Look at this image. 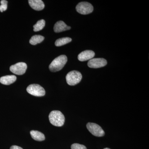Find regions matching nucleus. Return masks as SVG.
<instances>
[{"label":"nucleus","instance_id":"obj_1","mask_svg":"<svg viewBox=\"0 0 149 149\" xmlns=\"http://www.w3.org/2000/svg\"><path fill=\"white\" fill-rule=\"evenodd\" d=\"M67 57L64 55H62L56 58L51 63L49 69L52 72H57L61 70L67 62Z\"/></svg>","mask_w":149,"mask_h":149},{"label":"nucleus","instance_id":"obj_2","mask_svg":"<svg viewBox=\"0 0 149 149\" xmlns=\"http://www.w3.org/2000/svg\"><path fill=\"white\" fill-rule=\"evenodd\" d=\"M49 118L51 124L57 127L63 126L65 120L64 115L61 112L56 110L51 111L49 115Z\"/></svg>","mask_w":149,"mask_h":149},{"label":"nucleus","instance_id":"obj_3","mask_svg":"<svg viewBox=\"0 0 149 149\" xmlns=\"http://www.w3.org/2000/svg\"><path fill=\"white\" fill-rule=\"evenodd\" d=\"M82 79V75L80 72L76 70L70 71L67 74V83L70 86H74L78 84Z\"/></svg>","mask_w":149,"mask_h":149},{"label":"nucleus","instance_id":"obj_4","mask_svg":"<svg viewBox=\"0 0 149 149\" xmlns=\"http://www.w3.org/2000/svg\"><path fill=\"white\" fill-rule=\"evenodd\" d=\"M27 93L36 97H42L45 95L44 88L38 84H31L27 88Z\"/></svg>","mask_w":149,"mask_h":149},{"label":"nucleus","instance_id":"obj_5","mask_svg":"<svg viewBox=\"0 0 149 149\" xmlns=\"http://www.w3.org/2000/svg\"><path fill=\"white\" fill-rule=\"evenodd\" d=\"M76 10L78 13L82 15H87L93 12V7L90 3L82 2L76 6Z\"/></svg>","mask_w":149,"mask_h":149},{"label":"nucleus","instance_id":"obj_6","mask_svg":"<svg viewBox=\"0 0 149 149\" xmlns=\"http://www.w3.org/2000/svg\"><path fill=\"white\" fill-rule=\"evenodd\" d=\"M87 128L93 136L97 137H102L104 136V131L100 125L96 123H88L87 124Z\"/></svg>","mask_w":149,"mask_h":149},{"label":"nucleus","instance_id":"obj_7","mask_svg":"<svg viewBox=\"0 0 149 149\" xmlns=\"http://www.w3.org/2000/svg\"><path fill=\"white\" fill-rule=\"evenodd\" d=\"M27 65L24 62L17 63L11 65L10 68L11 72L17 75H22L26 72Z\"/></svg>","mask_w":149,"mask_h":149},{"label":"nucleus","instance_id":"obj_8","mask_svg":"<svg viewBox=\"0 0 149 149\" xmlns=\"http://www.w3.org/2000/svg\"><path fill=\"white\" fill-rule=\"evenodd\" d=\"M106 60L103 58H94L91 59L88 63V66L91 68H98L106 65Z\"/></svg>","mask_w":149,"mask_h":149},{"label":"nucleus","instance_id":"obj_9","mask_svg":"<svg viewBox=\"0 0 149 149\" xmlns=\"http://www.w3.org/2000/svg\"><path fill=\"white\" fill-rule=\"evenodd\" d=\"M95 56L94 52L91 50L83 51L78 55V59L80 61H85L91 60Z\"/></svg>","mask_w":149,"mask_h":149},{"label":"nucleus","instance_id":"obj_10","mask_svg":"<svg viewBox=\"0 0 149 149\" xmlns=\"http://www.w3.org/2000/svg\"><path fill=\"white\" fill-rule=\"evenodd\" d=\"M28 2L30 6L35 10L40 11L45 8V4L42 0H29Z\"/></svg>","mask_w":149,"mask_h":149},{"label":"nucleus","instance_id":"obj_11","mask_svg":"<svg viewBox=\"0 0 149 149\" xmlns=\"http://www.w3.org/2000/svg\"><path fill=\"white\" fill-rule=\"evenodd\" d=\"M70 29L71 27L68 26L64 22L62 21H59L56 22L54 27V31L56 33L66 31Z\"/></svg>","mask_w":149,"mask_h":149},{"label":"nucleus","instance_id":"obj_12","mask_svg":"<svg viewBox=\"0 0 149 149\" xmlns=\"http://www.w3.org/2000/svg\"><path fill=\"white\" fill-rule=\"evenodd\" d=\"M17 77L14 75H8L0 78V83L3 85H10L16 81Z\"/></svg>","mask_w":149,"mask_h":149},{"label":"nucleus","instance_id":"obj_13","mask_svg":"<svg viewBox=\"0 0 149 149\" xmlns=\"http://www.w3.org/2000/svg\"><path fill=\"white\" fill-rule=\"evenodd\" d=\"M30 133L32 139L35 141H42L45 139V135L40 131L32 130L30 131Z\"/></svg>","mask_w":149,"mask_h":149},{"label":"nucleus","instance_id":"obj_14","mask_svg":"<svg viewBox=\"0 0 149 149\" xmlns=\"http://www.w3.org/2000/svg\"><path fill=\"white\" fill-rule=\"evenodd\" d=\"M45 39V37L42 35H35L31 37L29 40V43L33 45H35L37 44L42 42Z\"/></svg>","mask_w":149,"mask_h":149},{"label":"nucleus","instance_id":"obj_15","mask_svg":"<svg viewBox=\"0 0 149 149\" xmlns=\"http://www.w3.org/2000/svg\"><path fill=\"white\" fill-rule=\"evenodd\" d=\"M71 41L72 39L69 37H63L56 40L55 45L57 47H60L70 42Z\"/></svg>","mask_w":149,"mask_h":149},{"label":"nucleus","instance_id":"obj_16","mask_svg":"<svg viewBox=\"0 0 149 149\" xmlns=\"http://www.w3.org/2000/svg\"><path fill=\"white\" fill-rule=\"evenodd\" d=\"M45 21L44 19H41L37 22V23L33 26L34 30L35 32H38L42 30L45 27Z\"/></svg>","mask_w":149,"mask_h":149},{"label":"nucleus","instance_id":"obj_17","mask_svg":"<svg viewBox=\"0 0 149 149\" xmlns=\"http://www.w3.org/2000/svg\"><path fill=\"white\" fill-rule=\"evenodd\" d=\"M8 1L6 0H2L1 1V5L0 6V11L1 12L6 10L8 7Z\"/></svg>","mask_w":149,"mask_h":149},{"label":"nucleus","instance_id":"obj_18","mask_svg":"<svg viewBox=\"0 0 149 149\" xmlns=\"http://www.w3.org/2000/svg\"><path fill=\"white\" fill-rule=\"evenodd\" d=\"M71 149H87L85 146L78 143L72 144L71 146Z\"/></svg>","mask_w":149,"mask_h":149},{"label":"nucleus","instance_id":"obj_19","mask_svg":"<svg viewBox=\"0 0 149 149\" xmlns=\"http://www.w3.org/2000/svg\"><path fill=\"white\" fill-rule=\"evenodd\" d=\"M10 149H23L21 147L16 146H13L10 147Z\"/></svg>","mask_w":149,"mask_h":149},{"label":"nucleus","instance_id":"obj_20","mask_svg":"<svg viewBox=\"0 0 149 149\" xmlns=\"http://www.w3.org/2000/svg\"><path fill=\"white\" fill-rule=\"evenodd\" d=\"M104 149H110L109 148H104Z\"/></svg>","mask_w":149,"mask_h":149}]
</instances>
